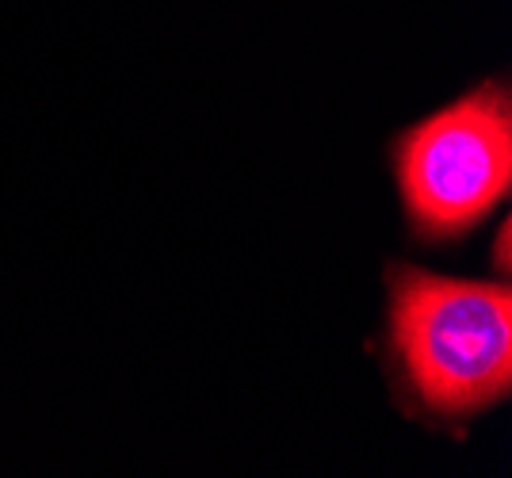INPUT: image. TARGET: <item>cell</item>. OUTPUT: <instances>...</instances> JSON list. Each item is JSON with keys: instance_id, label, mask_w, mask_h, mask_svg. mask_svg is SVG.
<instances>
[{"instance_id": "obj_1", "label": "cell", "mask_w": 512, "mask_h": 478, "mask_svg": "<svg viewBox=\"0 0 512 478\" xmlns=\"http://www.w3.org/2000/svg\"><path fill=\"white\" fill-rule=\"evenodd\" d=\"M390 406L463 444L474 421L512 398L509 280L448 276L406 257L383 261V322L367 341Z\"/></svg>"}, {"instance_id": "obj_2", "label": "cell", "mask_w": 512, "mask_h": 478, "mask_svg": "<svg viewBox=\"0 0 512 478\" xmlns=\"http://www.w3.org/2000/svg\"><path fill=\"white\" fill-rule=\"evenodd\" d=\"M406 241L421 253H455L490 226L512 196V81L482 77L386 138Z\"/></svg>"}, {"instance_id": "obj_3", "label": "cell", "mask_w": 512, "mask_h": 478, "mask_svg": "<svg viewBox=\"0 0 512 478\" xmlns=\"http://www.w3.org/2000/svg\"><path fill=\"white\" fill-rule=\"evenodd\" d=\"M509 245H512V222L509 218H497V226H493V249H486V264L497 272V280H509L512 272Z\"/></svg>"}]
</instances>
